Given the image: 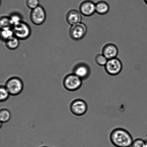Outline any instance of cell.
I'll return each mask as SVG.
<instances>
[{"mask_svg":"<svg viewBox=\"0 0 147 147\" xmlns=\"http://www.w3.org/2000/svg\"><path fill=\"white\" fill-rule=\"evenodd\" d=\"M109 139L116 147H130L134 140L129 132L122 128L113 129L109 135Z\"/></svg>","mask_w":147,"mask_h":147,"instance_id":"obj_1","label":"cell"},{"mask_svg":"<svg viewBox=\"0 0 147 147\" xmlns=\"http://www.w3.org/2000/svg\"><path fill=\"white\" fill-rule=\"evenodd\" d=\"M5 86L10 95L15 96L22 92L24 89V84L19 78L14 77L7 81Z\"/></svg>","mask_w":147,"mask_h":147,"instance_id":"obj_2","label":"cell"},{"mask_svg":"<svg viewBox=\"0 0 147 147\" xmlns=\"http://www.w3.org/2000/svg\"><path fill=\"white\" fill-rule=\"evenodd\" d=\"M83 80L73 73L67 75L63 80L65 89L69 91H75L81 87Z\"/></svg>","mask_w":147,"mask_h":147,"instance_id":"obj_3","label":"cell"},{"mask_svg":"<svg viewBox=\"0 0 147 147\" xmlns=\"http://www.w3.org/2000/svg\"><path fill=\"white\" fill-rule=\"evenodd\" d=\"M14 36L20 40H25L30 37L31 30L28 24L22 21L14 24L12 27Z\"/></svg>","mask_w":147,"mask_h":147,"instance_id":"obj_4","label":"cell"},{"mask_svg":"<svg viewBox=\"0 0 147 147\" xmlns=\"http://www.w3.org/2000/svg\"><path fill=\"white\" fill-rule=\"evenodd\" d=\"M122 64L119 59L115 58L108 60L105 66L106 72L111 76H116L119 74L122 69Z\"/></svg>","mask_w":147,"mask_h":147,"instance_id":"obj_5","label":"cell"},{"mask_svg":"<svg viewBox=\"0 0 147 147\" xmlns=\"http://www.w3.org/2000/svg\"><path fill=\"white\" fill-rule=\"evenodd\" d=\"M87 31V27L86 24L81 22L71 26L69 34L73 39L78 41L84 37Z\"/></svg>","mask_w":147,"mask_h":147,"instance_id":"obj_6","label":"cell"},{"mask_svg":"<svg viewBox=\"0 0 147 147\" xmlns=\"http://www.w3.org/2000/svg\"><path fill=\"white\" fill-rule=\"evenodd\" d=\"M70 109L71 113L75 116H82L87 112V104L83 99H76L72 102L70 105Z\"/></svg>","mask_w":147,"mask_h":147,"instance_id":"obj_7","label":"cell"},{"mask_svg":"<svg viewBox=\"0 0 147 147\" xmlns=\"http://www.w3.org/2000/svg\"><path fill=\"white\" fill-rule=\"evenodd\" d=\"M46 18V13L44 9L41 5L32 10L30 14L32 22L35 25H40L44 23Z\"/></svg>","mask_w":147,"mask_h":147,"instance_id":"obj_8","label":"cell"},{"mask_svg":"<svg viewBox=\"0 0 147 147\" xmlns=\"http://www.w3.org/2000/svg\"><path fill=\"white\" fill-rule=\"evenodd\" d=\"M90 67L88 65L84 63L78 64L73 70V73L78 76L82 80H85L89 77L91 74Z\"/></svg>","mask_w":147,"mask_h":147,"instance_id":"obj_9","label":"cell"},{"mask_svg":"<svg viewBox=\"0 0 147 147\" xmlns=\"http://www.w3.org/2000/svg\"><path fill=\"white\" fill-rule=\"evenodd\" d=\"M96 3L90 0H86L83 1L79 6L81 14L85 16H92L96 12Z\"/></svg>","mask_w":147,"mask_h":147,"instance_id":"obj_10","label":"cell"},{"mask_svg":"<svg viewBox=\"0 0 147 147\" xmlns=\"http://www.w3.org/2000/svg\"><path fill=\"white\" fill-rule=\"evenodd\" d=\"M119 50L116 45L113 44H107L104 46L102 50V54L108 60L117 57Z\"/></svg>","mask_w":147,"mask_h":147,"instance_id":"obj_11","label":"cell"},{"mask_svg":"<svg viewBox=\"0 0 147 147\" xmlns=\"http://www.w3.org/2000/svg\"><path fill=\"white\" fill-rule=\"evenodd\" d=\"M66 19L67 23L72 26L81 22L82 17L80 12L77 10L73 9L67 13Z\"/></svg>","mask_w":147,"mask_h":147,"instance_id":"obj_12","label":"cell"},{"mask_svg":"<svg viewBox=\"0 0 147 147\" xmlns=\"http://www.w3.org/2000/svg\"><path fill=\"white\" fill-rule=\"evenodd\" d=\"M110 9L109 4L105 1H99L96 4V11L100 15H105L109 12Z\"/></svg>","mask_w":147,"mask_h":147,"instance_id":"obj_13","label":"cell"},{"mask_svg":"<svg viewBox=\"0 0 147 147\" xmlns=\"http://www.w3.org/2000/svg\"><path fill=\"white\" fill-rule=\"evenodd\" d=\"M19 39L15 36H13L11 38L6 40L5 45L10 50H14L17 48L19 45Z\"/></svg>","mask_w":147,"mask_h":147,"instance_id":"obj_14","label":"cell"},{"mask_svg":"<svg viewBox=\"0 0 147 147\" xmlns=\"http://www.w3.org/2000/svg\"><path fill=\"white\" fill-rule=\"evenodd\" d=\"M13 24L10 17H2L0 20V27L1 30L12 28Z\"/></svg>","mask_w":147,"mask_h":147,"instance_id":"obj_15","label":"cell"},{"mask_svg":"<svg viewBox=\"0 0 147 147\" xmlns=\"http://www.w3.org/2000/svg\"><path fill=\"white\" fill-rule=\"evenodd\" d=\"M11 114L9 111L6 109H1L0 111V120L1 123H5L9 121Z\"/></svg>","mask_w":147,"mask_h":147,"instance_id":"obj_16","label":"cell"},{"mask_svg":"<svg viewBox=\"0 0 147 147\" xmlns=\"http://www.w3.org/2000/svg\"><path fill=\"white\" fill-rule=\"evenodd\" d=\"M14 35L13 32L11 28L5 29L1 30V38L5 41L8 39L14 36Z\"/></svg>","mask_w":147,"mask_h":147,"instance_id":"obj_17","label":"cell"},{"mask_svg":"<svg viewBox=\"0 0 147 147\" xmlns=\"http://www.w3.org/2000/svg\"><path fill=\"white\" fill-rule=\"evenodd\" d=\"M10 94L5 86H1L0 88V100L1 102L5 101L9 97Z\"/></svg>","mask_w":147,"mask_h":147,"instance_id":"obj_18","label":"cell"},{"mask_svg":"<svg viewBox=\"0 0 147 147\" xmlns=\"http://www.w3.org/2000/svg\"><path fill=\"white\" fill-rule=\"evenodd\" d=\"M95 61L98 65L102 66H105L108 61V60L102 54H98L96 56L95 58Z\"/></svg>","mask_w":147,"mask_h":147,"instance_id":"obj_19","label":"cell"},{"mask_svg":"<svg viewBox=\"0 0 147 147\" xmlns=\"http://www.w3.org/2000/svg\"><path fill=\"white\" fill-rule=\"evenodd\" d=\"M26 4L28 8L32 10L39 5V0H26Z\"/></svg>","mask_w":147,"mask_h":147,"instance_id":"obj_20","label":"cell"},{"mask_svg":"<svg viewBox=\"0 0 147 147\" xmlns=\"http://www.w3.org/2000/svg\"><path fill=\"white\" fill-rule=\"evenodd\" d=\"M131 147H145V140L140 138L134 140Z\"/></svg>","mask_w":147,"mask_h":147,"instance_id":"obj_21","label":"cell"},{"mask_svg":"<svg viewBox=\"0 0 147 147\" xmlns=\"http://www.w3.org/2000/svg\"><path fill=\"white\" fill-rule=\"evenodd\" d=\"M10 18L13 25L18 24V23L22 21L21 17L20 16V15L17 14H12L11 16L10 17Z\"/></svg>","mask_w":147,"mask_h":147,"instance_id":"obj_22","label":"cell"},{"mask_svg":"<svg viewBox=\"0 0 147 147\" xmlns=\"http://www.w3.org/2000/svg\"><path fill=\"white\" fill-rule=\"evenodd\" d=\"M145 147H147V140H145Z\"/></svg>","mask_w":147,"mask_h":147,"instance_id":"obj_23","label":"cell"},{"mask_svg":"<svg viewBox=\"0 0 147 147\" xmlns=\"http://www.w3.org/2000/svg\"><path fill=\"white\" fill-rule=\"evenodd\" d=\"M144 1L145 3H146L147 5V0H144Z\"/></svg>","mask_w":147,"mask_h":147,"instance_id":"obj_24","label":"cell"},{"mask_svg":"<svg viewBox=\"0 0 147 147\" xmlns=\"http://www.w3.org/2000/svg\"><path fill=\"white\" fill-rule=\"evenodd\" d=\"M47 147L44 146V147Z\"/></svg>","mask_w":147,"mask_h":147,"instance_id":"obj_25","label":"cell"}]
</instances>
